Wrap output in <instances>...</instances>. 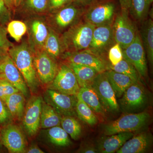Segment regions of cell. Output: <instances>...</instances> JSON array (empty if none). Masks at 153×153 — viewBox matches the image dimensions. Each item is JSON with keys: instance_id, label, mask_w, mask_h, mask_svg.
<instances>
[{"instance_id": "6da1fadb", "label": "cell", "mask_w": 153, "mask_h": 153, "mask_svg": "<svg viewBox=\"0 0 153 153\" xmlns=\"http://www.w3.org/2000/svg\"><path fill=\"white\" fill-rule=\"evenodd\" d=\"M8 55L22 74L27 85L31 90H34L38 83L33 58L27 44L10 47Z\"/></svg>"}, {"instance_id": "7a4b0ae2", "label": "cell", "mask_w": 153, "mask_h": 153, "mask_svg": "<svg viewBox=\"0 0 153 153\" xmlns=\"http://www.w3.org/2000/svg\"><path fill=\"white\" fill-rule=\"evenodd\" d=\"M95 27L87 22L72 27L63 35L64 46L67 49L74 52L87 50Z\"/></svg>"}, {"instance_id": "3957f363", "label": "cell", "mask_w": 153, "mask_h": 153, "mask_svg": "<svg viewBox=\"0 0 153 153\" xmlns=\"http://www.w3.org/2000/svg\"><path fill=\"white\" fill-rule=\"evenodd\" d=\"M148 112L123 115L116 120L107 124L104 128L106 135L110 136L119 133L133 132L144 126L149 119Z\"/></svg>"}, {"instance_id": "277c9868", "label": "cell", "mask_w": 153, "mask_h": 153, "mask_svg": "<svg viewBox=\"0 0 153 153\" xmlns=\"http://www.w3.org/2000/svg\"><path fill=\"white\" fill-rule=\"evenodd\" d=\"M128 14L127 10H122L116 18L113 28V38L122 49L131 44L137 33Z\"/></svg>"}, {"instance_id": "5b68a950", "label": "cell", "mask_w": 153, "mask_h": 153, "mask_svg": "<svg viewBox=\"0 0 153 153\" xmlns=\"http://www.w3.org/2000/svg\"><path fill=\"white\" fill-rule=\"evenodd\" d=\"M123 57L129 61L136 69L139 74L145 77L147 73L146 52L141 38L137 33L133 41L122 50Z\"/></svg>"}, {"instance_id": "8992f818", "label": "cell", "mask_w": 153, "mask_h": 153, "mask_svg": "<svg viewBox=\"0 0 153 153\" xmlns=\"http://www.w3.org/2000/svg\"><path fill=\"white\" fill-rule=\"evenodd\" d=\"M42 103L40 97L34 96L29 100L25 107L22 117L23 124L30 136L35 135L40 128Z\"/></svg>"}, {"instance_id": "52a82bcc", "label": "cell", "mask_w": 153, "mask_h": 153, "mask_svg": "<svg viewBox=\"0 0 153 153\" xmlns=\"http://www.w3.org/2000/svg\"><path fill=\"white\" fill-rule=\"evenodd\" d=\"M52 87L60 93L76 96L80 89L74 71L66 65H62L57 71Z\"/></svg>"}, {"instance_id": "ba28073f", "label": "cell", "mask_w": 153, "mask_h": 153, "mask_svg": "<svg viewBox=\"0 0 153 153\" xmlns=\"http://www.w3.org/2000/svg\"><path fill=\"white\" fill-rule=\"evenodd\" d=\"M91 87L95 91L101 103L110 111L118 110V104L114 91L105 72L99 73L94 79Z\"/></svg>"}, {"instance_id": "9c48e42d", "label": "cell", "mask_w": 153, "mask_h": 153, "mask_svg": "<svg viewBox=\"0 0 153 153\" xmlns=\"http://www.w3.org/2000/svg\"><path fill=\"white\" fill-rule=\"evenodd\" d=\"M2 142L9 152H26V143L25 137L18 126L7 124L1 130Z\"/></svg>"}, {"instance_id": "30bf717a", "label": "cell", "mask_w": 153, "mask_h": 153, "mask_svg": "<svg viewBox=\"0 0 153 153\" xmlns=\"http://www.w3.org/2000/svg\"><path fill=\"white\" fill-rule=\"evenodd\" d=\"M47 101L50 103L58 113L66 116L74 114L76 108V96L68 95L60 93L54 89H49L47 91Z\"/></svg>"}, {"instance_id": "8fae6325", "label": "cell", "mask_w": 153, "mask_h": 153, "mask_svg": "<svg viewBox=\"0 0 153 153\" xmlns=\"http://www.w3.org/2000/svg\"><path fill=\"white\" fill-rule=\"evenodd\" d=\"M2 76L24 95L28 93L27 85L22 74L8 54L0 62Z\"/></svg>"}, {"instance_id": "7c38bea8", "label": "cell", "mask_w": 153, "mask_h": 153, "mask_svg": "<svg viewBox=\"0 0 153 153\" xmlns=\"http://www.w3.org/2000/svg\"><path fill=\"white\" fill-rule=\"evenodd\" d=\"M46 52L39 53L33 59V63L39 79L44 84L53 81L57 71V65Z\"/></svg>"}, {"instance_id": "4fadbf2b", "label": "cell", "mask_w": 153, "mask_h": 153, "mask_svg": "<svg viewBox=\"0 0 153 153\" xmlns=\"http://www.w3.org/2000/svg\"><path fill=\"white\" fill-rule=\"evenodd\" d=\"M113 38V28L108 24L96 27L87 50L99 55L110 44Z\"/></svg>"}, {"instance_id": "5bb4252c", "label": "cell", "mask_w": 153, "mask_h": 153, "mask_svg": "<svg viewBox=\"0 0 153 153\" xmlns=\"http://www.w3.org/2000/svg\"><path fill=\"white\" fill-rule=\"evenodd\" d=\"M70 63L80 64L91 67L99 73L105 72L106 63L99 55L85 50L82 52H75L68 55Z\"/></svg>"}, {"instance_id": "9a60e30c", "label": "cell", "mask_w": 153, "mask_h": 153, "mask_svg": "<svg viewBox=\"0 0 153 153\" xmlns=\"http://www.w3.org/2000/svg\"><path fill=\"white\" fill-rule=\"evenodd\" d=\"M115 10L114 4L105 3L91 9L86 15L87 22L95 27L106 25L113 16Z\"/></svg>"}, {"instance_id": "2e32d148", "label": "cell", "mask_w": 153, "mask_h": 153, "mask_svg": "<svg viewBox=\"0 0 153 153\" xmlns=\"http://www.w3.org/2000/svg\"><path fill=\"white\" fill-rule=\"evenodd\" d=\"M152 142V135L146 132L141 133L128 140L116 152L117 153H145L150 147Z\"/></svg>"}, {"instance_id": "e0dca14e", "label": "cell", "mask_w": 153, "mask_h": 153, "mask_svg": "<svg viewBox=\"0 0 153 153\" xmlns=\"http://www.w3.org/2000/svg\"><path fill=\"white\" fill-rule=\"evenodd\" d=\"M121 104L126 109H135L144 103L146 94L143 88L138 82H134L124 92Z\"/></svg>"}, {"instance_id": "ac0fdd59", "label": "cell", "mask_w": 153, "mask_h": 153, "mask_svg": "<svg viewBox=\"0 0 153 153\" xmlns=\"http://www.w3.org/2000/svg\"><path fill=\"white\" fill-rule=\"evenodd\" d=\"M132 132L119 133L111 135L102 141L98 147V150L102 153L115 152L133 136Z\"/></svg>"}, {"instance_id": "d6986e66", "label": "cell", "mask_w": 153, "mask_h": 153, "mask_svg": "<svg viewBox=\"0 0 153 153\" xmlns=\"http://www.w3.org/2000/svg\"><path fill=\"white\" fill-rule=\"evenodd\" d=\"M69 66L74 71L80 88L91 87L99 73L91 67L80 64L69 63Z\"/></svg>"}, {"instance_id": "ffe728a7", "label": "cell", "mask_w": 153, "mask_h": 153, "mask_svg": "<svg viewBox=\"0 0 153 153\" xmlns=\"http://www.w3.org/2000/svg\"><path fill=\"white\" fill-rule=\"evenodd\" d=\"M116 97L120 98L126 89L134 83L130 77L112 69L105 71Z\"/></svg>"}, {"instance_id": "44dd1931", "label": "cell", "mask_w": 153, "mask_h": 153, "mask_svg": "<svg viewBox=\"0 0 153 153\" xmlns=\"http://www.w3.org/2000/svg\"><path fill=\"white\" fill-rule=\"evenodd\" d=\"M76 97L84 102L94 112L99 114L104 113L103 105L97 94L92 88H80Z\"/></svg>"}, {"instance_id": "7402d4cb", "label": "cell", "mask_w": 153, "mask_h": 153, "mask_svg": "<svg viewBox=\"0 0 153 153\" xmlns=\"http://www.w3.org/2000/svg\"><path fill=\"white\" fill-rule=\"evenodd\" d=\"M24 94L18 92L12 94L4 101L6 106L13 117L20 119L23 117L25 109Z\"/></svg>"}, {"instance_id": "603a6c76", "label": "cell", "mask_w": 153, "mask_h": 153, "mask_svg": "<svg viewBox=\"0 0 153 153\" xmlns=\"http://www.w3.org/2000/svg\"><path fill=\"white\" fill-rule=\"evenodd\" d=\"M61 118L54 108L47 103H42L40 127L48 128L60 124Z\"/></svg>"}, {"instance_id": "cb8c5ba5", "label": "cell", "mask_w": 153, "mask_h": 153, "mask_svg": "<svg viewBox=\"0 0 153 153\" xmlns=\"http://www.w3.org/2000/svg\"><path fill=\"white\" fill-rule=\"evenodd\" d=\"M142 41L146 52L148 60L151 64L153 62V22L149 19L143 25L141 31Z\"/></svg>"}, {"instance_id": "d4e9b609", "label": "cell", "mask_w": 153, "mask_h": 153, "mask_svg": "<svg viewBox=\"0 0 153 153\" xmlns=\"http://www.w3.org/2000/svg\"><path fill=\"white\" fill-rule=\"evenodd\" d=\"M75 110L79 118L87 124L93 126L98 123V118L94 111L84 102L78 99Z\"/></svg>"}, {"instance_id": "484cf974", "label": "cell", "mask_w": 153, "mask_h": 153, "mask_svg": "<svg viewBox=\"0 0 153 153\" xmlns=\"http://www.w3.org/2000/svg\"><path fill=\"white\" fill-rule=\"evenodd\" d=\"M68 135L62 128L58 126L50 128L48 131V136L50 141L59 146H66L70 145L71 142Z\"/></svg>"}, {"instance_id": "4316f807", "label": "cell", "mask_w": 153, "mask_h": 153, "mask_svg": "<svg viewBox=\"0 0 153 153\" xmlns=\"http://www.w3.org/2000/svg\"><path fill=\"white\" fill-rule=\"evenodd\" d=\"M62 128L69 134L72 139L77 140L82 133L81 126L79 123L70 116H66L61 118L60 122Z\"/></svg>"}, {"instance_id": "83f0119b", "label": "cell", "mask_w": 153, "mask_h": 153, "mask_svg": "<svg viewBox=\"0 0 153 153\" xmlns=\"http://www.w3.org/2000/svg\"><path fill=\"white\" fill-rule=\"evenodd\" d=\"M111 69L128 76L134 82H138L139 76L134 67L129 61L124 58L116 65L111 66Z\"/></svg>"}, {"instance_id": "f1b7e54d", "label": "cell", "mask_w": 153, "mask_h": 153, "mask_svg": "<svg viewBox=\"0 0 153 153\" xmlns=\"http://www.w3.org/2000/svg\"><path fill=\"white\" fill-rule=\"evenodd\" d=\"M152 0H131L130 8L137 20L141 21L147 16Z\"/></svg>"}, {"instance_id": "f546056e", "label": "cell", "mask_w": 153, "mask_h": 153, "mask_svg": "<svg viewBox=\"0 0 153 153\" xmlns=\"http://www.w3.org/2000/svg\"><path fill=\"white\" fill-rule=\"evenodd\" d=\"M78 11L72 6L65 8L60 11L55 17L56 23L61 27H65L73 22Z\"/></svg>"}, {"instance_id": "4dcf8cb0", "label": "cell", "mask_w": 153, "mask_h": 153, "mask_svg": "<svg viewBox=\"0 0 153 153\" xmlns=\"http://www.w3.org/2000/svg\"><path fill=\"white\" fill-rule=\"evenodd\" d=\"M32 31L36 44L44 46L49 34L46 25L41 21L36 20L32 23Z\"/></svg>"}, {"instance_id": "1f68e13d", "label": "cell", "mask_w": 153, "mask_h": 153, "mask_svg": "<svg viewBox=\"0 0 153 153\" xmlns=\"http://www.w3.org/2000/svg\"><path fill=\"white\" fill-rule=\"evenodd\" d=\"M46 52L52 57L55 58L59 56L60 53V42L57 36L52 31H50L45 41Z\"/></svg>"}, {"instance_id": "d6a6232c", "label": "cell", "mask_w": 153, "mask_h": 153, "mask_svg": "<svg viewBox=\"0 0 153 153\" xmlns=\"http://www.w3.org/2000/svg\"><path fill=\"white\" fill-rule=\"evenodd\" d=\"M27 27L25 23L21 21H13L9 23L7 31L12 38L19 42L25 35Z\"/></svg>"}, {"instance_id": "836d02e7", "label": "cell", "mask_w": 153, "mask_h": 153, "mask_svg": "<svg viewBox=\"0 0 153 153\" xmlns=\"http://www.w3.org/2000/svg\"><path fill=\"white\" fill-rule=\"evenodd\" d=\"M20 92L10 82L5 79L1 74L0 77V98L4 102L10 96Z\"/></svg>"}, {"instance_id": "e575fe53", "label": "cell", "mask_w": 153, "mask_h": 153, "mask_svg": "<svg viewBox=\"0 0 153 153\" xmlns=\"http://www.w3.org/2000/svg\"><path fill=\"white\" fill-rule=\"evenodd\" d=\"M108 57L111 65L114 66L119 63L123 59L122 49L117 43L110 49Z\"/></svg>"}, {"instance_id": "d590c367", "label": "cell", "mask_w": 153, "mask_h": 153, "mask_svg": "<svg viewBox=\"0 0 153 153\" xmlns=\"http://www.w3.org/2000/svg\"><path fill=\"white\" fill-rule=\"evenodd\" d=\"M11 115L4 102L0 98V126H5L8 123Z\"/></svg>"}, {"instance_id": "8d00e7d4", "label": "cell", "mask_w": 153, "mask_h": 153, "mask_svg": "<svg viewBox=\"0 0 153 153\" xmlns=\"http://www.w3.org/2000/svg\"><path fill=\"white\" fill-rule=\"evenodd\" d=\"M7 32L4 27L0 25V48L8 51L13 44L9 41L7 38Z\"/></svg>"}, {"instance_id": "74e56055", "label": "cell", "mask_w": 153, "mask_h": 153, "mask_svg": "<svg viewBox=\"0 0 153 153\" xmlns=\"http://www.w3.org/2000/svg\"><path fill=\"white\" fill-rule=\"evenodd\" d=\"M27 4L33 10L42 11L47 7V0H27Z\"/></svg>"}, {"instance_id": "f35d334b", "label": "cell", "mask_w": 153, "mask_h": 153, "mask_svg": "<svg viewBox=\"0 0 153 153\" xmlns=\"http://www.w3.org/2000/svg\"><path fill=\"white\" fill-rule=\"evenodd\" d=\"M8 12L4 0H0V23H4L7 20Z\"/></svg>"}, {"instance_id": "ab89813d", "label": "cell", "mask_w": 153, "mask_h": 153, "mask_svg": "<svg viewBox=\"0 0 153 153\" xmlns=\"http://www.w3.org/2000/svg\"><path fill=\"white\" fill-rule=\"evenodd\" d=\"M71 0H49L50 6L52 8H58L70 2Z\"/></svg>"}, {"instance_id": "60d3db41", "label": "cell", "mask_w": 153, "mask_h": 153, "mask_svg": "<svg viewBox=\"0 0 153 153\" xmlns=\"http://www.w3.org/2000/svg\"><path fill=\"white\" fill-rule=\"evenodd\" d=\"M121 10H127L130 8L131 0H119Z\"/></svg>"}, {"instance_id": "b9f144b4", "label": "cell", "mask_w": 153, "mask_h": 153, "mask_svg": "<svg viewBox=\"0 0 153 153\" xmlns=\"http://www.w3.org/2000/svg\"><path fill=\"white\" fill-rule=\"evenodd\" d=\"M26 153H44L42 150H41L37 146H33L30 147L27 151H26Z\"/></svg>"}, {"instance_id": "7bdbcfd3", "label": "cell", "mask_w": 153, "mask_h": 153, "mask_svg": "<svg viewBox=\"0 0 153 153\" xmlns=\"http://www.w3.org/2000/svg\"><path fill=\"white\" fill-rule=\"evenodd\" d=\"M80 152L85 153H95L97 152V151L95 148L91 146H86L82 149Z\"/></svg>"}, {"instance_id": "ee69618b", "label": "cell", "mask_w": 153, "mask_h": 153, "mask_svg": "<svg viewBox=\"0 0 153 153\" xmlns=\"http://www.w3.org/2000/svg\"><path fill=\"white\" fill-rule=\"evenodd\" d=\"M5 5L7 8L11 9L13 7L14 4V0H4Z\"/></svg>"}, {"instance_id": "f6af8a7d", "label": "cell", "mask_w": 153, "mask_h": 153, "mask_svg": "<svg viewBox=\"0 0 153 153\" xmlns=\"http://www.w3.org/2000/svg\"><path fill=\"white\" fill-rule=\"evenodd\" d=\"M6 52H7V51H6L4 49L0 48V62L4 59L6 55H7V54H6Z\"/></svg>"}, {"instance_id": "bcb514c9", "label": "cell", "mask_w": 153, "mask_h": 153, "mask_svg": "<svg viewBox=\"0 0 153 153\" xmlns=\"http://www.w3.org/2000/svg\"><path fill=\"white\" fill-rule=\"evenodd\" d=\"M23 0H14V4L16 7H18L21 4Z\"/></svg>"}, {"instance_id": "7dc6e473", "label": "cell", "mask_w": 153, "mask_h": 153, "mask_svg": "<svg viewBox=\"0 0 153 153\" xmlns=\"http://www.w3.org/2000/svg\"><path fill=\"white\" fill-rule=\"evenodd\" d=\"M3 144L2 142L1 135V131L0 130V152L3 149Z\"/></svg>"}, {"instance_id": "c3c4849f", "label": "cell", "mask_w": 153, "mask_h": 153, "mask_svg": "<svg viewBox=\"0 0 153 153\" xmlns=\"http://www.w3.org/2000/svg\"><path fill=\"white\" fill-rule=\"evenodd\" d=\"M77 1L79 2L83 3H86L87 4L88 3L90 2L91 0H76Z\"/></svg>"}, {"instance_id": "681fc988", "label": "cell", "mask_w": 153, "mask_h": 153, "mask_svg": "<svg viewBox=\"0 0 153 153\" xmlns=\"http://www.w3.org/2000/svg\"><path fill=\"white\" fill-rule=\"evenodd\" d=\"M1 73V68H0V74Z\"/></svg>"}, {"instance_id": "f907efd6", "label": "cell", "mask_w": 153, "mask_h": 153, "mask_svg": "<svg viewBox=\"0 0 153 153\" xmlns=\"http://www.w3.org/2000/svg\"><path fill=\"white\" fill-rule=\"evenodd\" d=\"M1 74H0V77H1Z\"/></svg>"}]
</instances>
